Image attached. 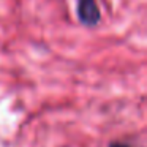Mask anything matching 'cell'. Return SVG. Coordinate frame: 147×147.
<instances>
[{
  "label": "cell",
  "mask_w": 147,
  "mask_h": 147,
  "mask_svg": "<svg viewBox=\"0 0 147 147\" xmlns=\"http://www.w3.org/2000/svg\"><path fill=\"white\" fill-rule=\"evenodd\" d=\"M78 16L86 26H95L100 21V10L95 0H78Z\"/></svg>",
  "instance_id": "obj_1"
},
{
  "label": "cell",
  "mask_w": 147,
  "mask_h": 147,
  "mask_svg": "<svg viewBox=\"0 0 147 147\" xmlns=\"http://www.w3.org/2000/svg\"><path fill=\"white\" fill-rule=\"evenodd\" d=\"M109 147H130V146H127V144H119V142H114V144H111Z\"/></svg>",
  "instance_id": "obj_2"
}]
</instances>
